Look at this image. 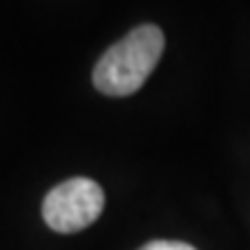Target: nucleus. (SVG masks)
Wrapping results in <instances>:
<instances>
[{
    "instance_id": "obj_1",
    "label": "nucleus",
    "mask_w": 250,
    "mask_h": 250,
    "mask_svg": "<svg viewBox=\"0 0 250 250\" xmlns=\"http://www.w3.org/2000/svg\"><path fill=\"white\" fill-rule=\"evenodd\" d=\"M165 51V35L158 26H139L107 49L93 70V83L109 98H125L142 88Z\"/></svg>"
},
{
    "instance_id": "obj_2",
    "label": "nucleus",
    "mask_w": 250,
    "mask_h": 250,
    "mask_svg": "<svg viewBox=\"0 0 250 250\" xmlns=\"http://www.w3.org/2000/svg\"><path fill=\"white\" fill-rule=\"evenodd\" d=\"M104 208V192L93 179L74 176L46 192L42 202L44 223L61 234L81 232L95 223Z\"/></svg>"
},
{
    "instance_id": "obj_3",
    "label": "nucleus",
    "mask_w": 250,
    "mask_h": 250,
    "mask_svg": "<svg viewBox=\"0 0 250 250\" xmlns=\"http://www.w3.org/2000/svg\"><path fill=\"white\" fill-rule=\"evenodd\" d=\"M139 250H197V248L183 241H148Z\"/></svg>"
}]
</instances>
